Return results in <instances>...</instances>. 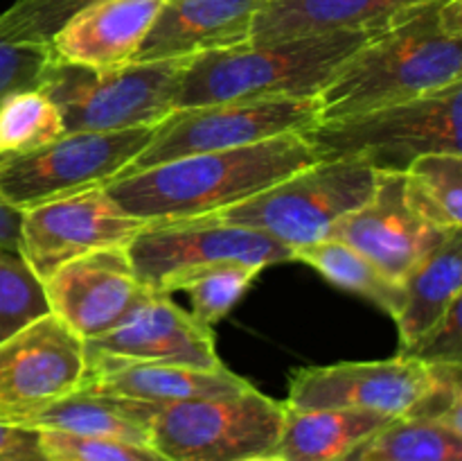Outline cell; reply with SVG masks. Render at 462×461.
Wrapping results in <instances>:
<instances>
[{
    "instance_id": "1",
    "label": "cell",
    "mask_w": 462,
    "mask_h": 461,
    "mask_svg": "<svg viewBox=\"0 0 462 461\" xmlns=\"http://www.w3.org/2000/svg\"><path fill=\"white\" fill-rule=\"evenodd\" d=\"M462 81V0H433L374 34L319 95L320 120L438 93Z\"/></svg>"
},
{
    "instance_id": "2",
    "label": "cell",
    "mask_w": 462,
    "mask_h": 461,
    "mask_svg": "<svg viewBox=\"0 0 462 461\" xmlns=\"http://www.w3.org/2000/svg\"><path fill=\"white\" fill-rule=\"evenodd\" d=\"M302 134L246 147L192 154L102 185L129 215L144 221H185L212 215L316 163Z\"/></svg>"
},
{
    "instance_id": "3",
    "label": "cell",
    "mask_w": 462,
    "mask_h": 461,
    "mask_svg": "<svg viewBox=\"0 0 462 461\" xmlns=\"http://www.w3.org/2000/svg\"><path fill=\"white\" fill-rule=\"evenodd\" d=\"M382 30L332 32L197 54L183 71L176 108L237 99L319 98L347 59Z\"/></svg>"
},
{
    "instance_id": "4",
    "label": "cell",
    "mask_w": 462,
    "mask_h": 461,
    "mask_svg": "<svg viewBox=\"0 0 462 461\" xmlns=\"http://www.w3.org/2000/svg\"><path fill=\"white\" fill-rule=\"evenodd\" d=\"M462 81L438 93L368 108L302 131L319 161H359L404 174L427 154H462Z\"/></svg>"
},
{
    "instance_id": "5",
    "label": "cell",
    "mask_w": 462,
    "mask_h": 461,
    "mask_svg": "<svg viewBox=\"0 0 462 461\" xmlns=\"http://www.w3.org/2000/svg\"><path fill=\"white\" fill-rule=\"evenodd\" d=\"M188 61H131L95 71L50 54L34 89L59 108L66 134L153 127L176 111V93Z\"/></svg>"
},
{
    "instance_id": "6",
    "label": "cell",
    "mask_w": 462,
    "mask_h": 461,
    "mask_svg": "<svg viewBox=\"0 0 462 461\" xmlns=\"http://www.w3.org/2000/svg\"><path fill=\"white\" fill-rule=\"evenodd\" d=\"M377 176L379 172L359 161H316L201 220L248 226L296 251L328 240L338 220L373 197Z\"/></svg>"
},
{
    "instance_id": "7",
    "label": "cell",
    "mask_w": 462,
    "mask_h": 461,
    "mask_svg": "<svg viewBox=\"0 0 462 461\" xmlns=\"http://www.w3.org/2000/svg\"><path fill=\"white\" fill-rule=\"evenodd\" d=\"M287 405L255 387L230 396L158 405L149 443L170 461H239L275 452Z\"/></svg>"
},
{
    "instance_id": "8",
    "label": "cell",
    "mask_w": 462,
    "mask_h": 461,
    "mask_svg": "<svg viewBox=\"0 0 462 461\" xmlns=\"http://www.w3.org/2000/svg\"><path fill=\"white\" fill-rule=\"evenodd\" d=\"M319 122V98L237 99L176 108L158 122L147 147L116 179L192 154L224 152L264 143L278 136L302 134Z\"/></svg>"
},
{
    "instance_id": "9",
    "label": "cell",
    "mask_w": 462,
    "mask_h": 461,
    "mask_svg": "<svg viewBox=\"0 0 462 461\" xmlns=\"http://www.w3.org/2000/svg\"><path fill=\"white\" fill-rule=\"evenodd\" d=\"M153 127L63 134L25 154L0 156V202L16 211L102 188L152 140Z\"/></svg>"
},
{
    "instance_id": "10",
    "label": "cell",
    "mask_w": 462,
    "mask_h": 461,
    "mask_svg": "<svg viewBox=\"0 0 462 461\" xmlns=\"http://www.w3.org/2000/svg\"><path fill=\"white\" fill-rule=\"evenodd\" d=\"M86 342L52 312L0 339V423L18 428L45 407L81 391Z\"/></svg>"
},
{
    "instance_id": "11",
    "label": "cell",
    "mask_w": 462,
    "mask_h": 461,
    "mask_svg": "<svg viewBox=\"0 0 462 461\" xmlns=\"http://www.w3.org/2000/svg\"><path fill=\"white\" fill-rule=\"evenodd\" d=\"M438 382V364L397 353L377 362H338L305 366L289 378L284 405L291 409H359L402 419Z\"/></svg>"
},
{
    "instance_id": "12",
    "label": "cell",
    "mask_w": 462,
    "mask_h": 461,
    "mask_svg": "<svg viewBox=\"0 0 462 461\" xmlns=\"http://www.w3.org/2000/svg\"><path fill=\"white\" fill-rule=\"evenodd\" d=\"M147 224L117 206L104 188H90L21 211L18 253L43 280L84 253L126 247Z\"/></svg>"
},
{
    "instance_id": "13",
    "label": "cell",
    "mask_w": 462,
    "mask_h": 461,
    "mask_svg": "<svg viewBox=\"0 0 462 461\" xmlns=\"http://www.w3.org/2000/svg\"><path fill=\"white\" fill-rule=\"evenodd\" d=\"M135 274L156 294L161 283L179 271L212 262H246L266 269L293 260V249L262 230L212 220L149 221L129 244Z\"/></svg>"
},
{
    "instance_id": "14",
    "label": "cell",
    "mask_w": 462,
    "mask_h": 461,
    "mask_svg": "<svg viewBox=\"0 0 462 461\" xmlns=\"http://www.w3.org/2000/svg\"><path fill=\"white\" fill-rule=\"evenodd\" d=\"M48 310L84 342L120 325L152 289L135 274L126 247L97 249L41 280Z\"/></svg>"
},
{
    "instance_id": "15",
    "label": "cell",
    "mask_w": 462,
    "mask_h": 461,
    "mask_svg": "<svg viewBox=\"0 0 462 461\" xmlns=\"http://www.w3.org/2000/svg\"><path fill=\"white\" fill-rule=\"evenodd\" d=\"M454 233V230H451ZM449 233L418 215L404 199V174H382L368 202L334 224L329 238L350 244L391 278L406 276Z\"/></svg>"
},
{
    "instance_id": "16",
    "label": "cell",
    "mask_w": 462,
    "mask_h": 461,
    "mask_svg": "<svg viewBox=\"0 0 462 461\" xmlns=\"http://www.w3.org/2000/svg\"><path fill=\"white\" fill-rule=\"evenodd\" d=\"M88 360L170 362L199 369L224 366L212 325L201 324L171 296L153 294L120 325L86 342Z\"/></svg>"
},
{
    "instance_id": "17",
    "label": "cell",
    "mask_w": 462,
    "mask_h": 461,
    "mask_svg": "<svg viewBox=\"0 0 462 461\" xmlns=\"http://www.w3.org/2000/svg\"><path fill=\"white\" fill-rule=\"evenodd\" d=\"M266 0H165L134 61L192 59L203 52L237 48Z\"/></svg>"
},
{
    "instance_id": "18",
    "label": "cell",
    "mask_w": 462,
    "mask_h": 461,
    "mask_svg": "<svg viewBox=\"0 0 462 461\" xmlns=\"http://www.w3.org/2000/svg\"><path fill=\"white\" fill-rule=\"evenodd\" d=\"M162 5L165 0H102L54 34L50 54L95 71L131 63Z\"/></svg>"
},
{
    "instance_id": "19",
    "label": "cell",
    "mask_w": 462,
    "mask_h": 461,
    "mask_svg": "<svg viewBox=\"0 0 462 461\" xmlns=\"http://www.w3.org/2000/svg\"><path fill=\"white\" fill-rule=\"evenodd\" d=\"M251 387L248 380L233 373L226 364L219 369H199L170 362L88 360V375L81 391L171 405L199 398L230 396Z\"/></svg>"
},
{
    "instance_id": "20",
    "label": "cell",
    "mask_w": 462,
    "mask_h": 461,
    "mask_svg": "<svg viewBox=\"0 0 462 461\" xmlns=\"http://www.w3.org/2000/svg\"><path fill=\"white\" fill-rule=\"evenodd\" d=\"M427 3L433 0H266L253 21L248 43L382 30Z\"/></svg>"
},
{
    "instance_id": "21",
    "label": "cell",
    "mask_w": 462,
    "mask_h": 461,
    "mask_svg": "<svg viewBox=\"0 0 462 461\" xmlns=\"http://www.w3.org/2000/svg\"><path fill=\"white\" fill-rule=\"evenodd\" d=\"M158 405L104 396V393L77 391L45 407L32 419L23 420L18 429L30 432H61L72 437L122 438V441L149 443V416Z\"/></svg>"
},
{
    "instance_id": "22",
    "label": "cell",
    "mask_w": 462,
    "mask_h": 461,
    "mask_svg": "<svg viewBox=\"0 0 462 461\" xmlns=\"http://www.w3.org/2000/svg\"><path fill=\"white\" fill-rule=\"evenodd\" d=\"M391 420V416L359 409L287 407L275 452L289 461H343Z\"/></svg>"
},
{
    "instance_id": "23",
    "label": "cell",
    "mask_w": 462,
    "mask_h": 461,
    "mask_svg": "<svg viewBox=\"0 0 462 461\" xmlns=\"http://www.w3.org/2000/svg\"><path fill=\"white\" fill-rule=\"evenodd\" d=\"M462 289V229L447 235L404 280V301L395 315L400 353H406L451 306Z\"/></svg>"
},
{
    "instance_id": "24",
    "label": "cell",
    "mask_w": 462,
    "mask_h": 461,
    "mask_svg": "<svg viewBox=\"0 0 462 461\" xmlns=\"http://www.w3.org/2000/svg\"><path fill=\"white\" fill-rule=\"evenodd\" d=\"M293 260L314 267L337 287L368 298L395 319L404 301V283L383 274L373 260L341 240H320L293 251Z\"/></svg>"
},
{
    "instance_id": "25",
    "label": "cell",
    "mask_w": 462,
    "mask_h": 461,
    "mask_svg": "<svg viewBox=\"0 0 462 461\" xmlns=\"http://www.w3.org/2000/svg\"><path fill=\"white\" fill-rule=\"evenodd\" d=\"M404 199L422 220L451 233L462 229V154H427L404 172Z\"/></svg>"
},
{
    "instance_id": "26",
    "label": "cell",
    "mask_w": 462,
    "mask_h": 461,
    "mask_svg": "<svg viewBox=\"0 0 462 461\" xmlns=\"http://www.w3.org/2000/svg\"><path fill=\"white\" fill-rule=\"evenodd\" d=\"M355 461H462V434L427 419H393L350 455Z\"/></svg>"
},
{
    "instance_id": "27",
    "label": "cell",
    "mask_w": 462,
    "mask_h": 461,
    "mask_svg": "<svg viewBox=\"0 0 462 461\" xmlns=\"http://www.w3.org/2000/svg\"><path fill=\"white\" fill-rule=\"evenodd\" d=\"M260 274L262 267L246 262H212L170 276L162 280L156 294L171 296L174 292H185L192 301V315L201 324L215 325L237 306Z\"/></svg>"
},
{
    "instance_id": "28",
    "label": "cell",
    "mask_w": 462,
    "mask_h": 461,
    "mask_svg": "<svg viewBox=\"0 0 462 461\" xmlns=\"http://www.w3.org/2000/svg\"><path fill=\"white\" fill-rule=\"evenodd\" d=\"M63 134L61 113L41 90H16L0 102V156L32 152Z\"/></svg>"
},
{
    "instance_id": "29",
    "label": "cell",
    "mask_w": 462,
    "mask_h": 461,
    "mask_svg": "<svg viewBox=\"0 0 462 461\" xmlns=\"http://www.w3.org/2000/svg\"><path fill=\"white\" fill-rule=\"evenodd\" d=\"M102 0H16L0 14V36L12 43L50 48L59 30Z\"/></svg>"
},
{
    "instance_id": "30",
    "label": "cell",
    "mask_w": 462,
    "mask_h": 461,
    "mask_svg": "<svg viewBox=\"0 0 462 461\" xmlns=\"http://www.w3.org/2000/svg\"><path fill=\"white\" fill-rule=\"evenodd\" d=\"M45 312L50 310L41 280L32 274L21 253L0 247V339Z\"/></svg>"
},
{
    "instance_id": "31",
    "label": "cell",
    "mask_w": 462,
    "mask_h": 461,
    "mask_svg": "<svg viewBox=\"0 0 462 461\" xmlns=\"http://www.w3.org/2000/svg\"><path fill=\"white\" fill-rule=\"evenodd\" d=\"M39 443L57 461H170L147 443L122 438L72 437L61 432H36Z\"/></svg>"
},
{
    "instance_id": "32",
    "label": "cell",
    "mask_w": 462,
    "mask_h": 461,
    "mask_svg": "<svg viewBox=\"0 0 462 461\" xmlns=\"http://www.w3.org/2000/svg\"><path fill=\"white\" fill-rule=\"evenodd\" d=\"M460 303L454 306L413 343L406 353L400 355L413 357V360L427 362V364H462V321Z\"/></svg>"
},
{
    "instance_id": "33",
    "label": "cell",
    "mask_w": 462,
    "mask_h": 461,
    "mask_svg": "<svg viewBox=\"0 0 462 461\" xmlns=\"http://www.w3.org/2000/svg\"><path fill=\"white\" fill-rule=\"evenodd\" d=\"M50 61V48L21 45L0 36V102L16 90L34 89Z\"/></svg>"
},
{
    "instance_id": "34",
    "label": "cell",
    "mask_w": 462,
    "mask_h": 461,
    "mask_svg": "<svg viewBox=\"0 0 462 461\" xmlns=\"http://www.w3.org/2000/svg\"><path fill=\"white\" fill-rule=\"evenodd\" d=\"M0 461H57L41 447L39 434L27 429L25 437L14 446L0 450Z\"/></svg>"
},
{
    "instance_id": "35",
    "label": "cell",
    "mask_w": 462,
    "mask_h": 461,
    "mask_svg": "<svg viewBox=\"0 0 462 461\" xmlns=\"http://www.w3.org/2000/svg\"><path fill=\"white\" fill-rule=\"evenodd\" d=\"M18 233H21V211L0 202V247L18 253Z\"/></svg>"
},
{
    "instance_id": "36",
    "label": "cell",
    "mask_w": 462,
    "mask_h": 461,
    "mask_svg": "<svg viewBox=\"0 0 462 461\" xmlns=\"http://www.w3.org/2000/svg\"><path fill=\"white\" fill-rule=\"evenodd\" d=\"M25 434H27V429H18V428H12V425H7V423H0V450H5V447L18 443L23 437H25Z\"/></svg>"
},
{
    "instance_id": "37",
    "label": "cell",
    "mask_w": 462,
    "mask_h": 461,
    "mask_svg": "<svg viewBox=\"0 0 462 461\" xmlns=\"http://www.w3.org/2000/svg\"><path fill=\"white\" fill-rule=\"evenodd\" d=\"M239 461H289V459H284V456L278 455V452H266V455L244 456V459H239Z\"/></svg>"
},
{
    "instance_id": "38",
    "label": "cell",
    "mask_w": 462,
    "mask_h": 461,
    "mask_svg": "<svg viewBox=\"0 0 462 461\" xmlns=\"http://www.w3.org/2000/svg\"><path fill=\"white\" fill-rule=\"evenodd\" d=\"M343 461H355V459H350V456H347V459H343Z\"/></svg>"
}]
</instances>
